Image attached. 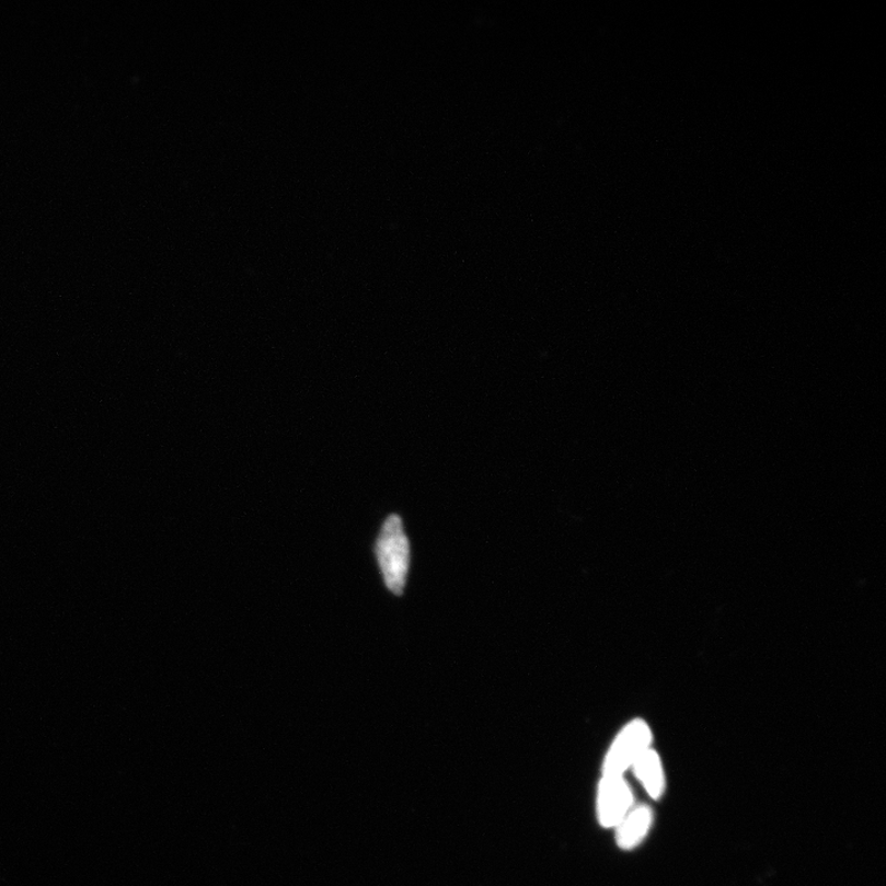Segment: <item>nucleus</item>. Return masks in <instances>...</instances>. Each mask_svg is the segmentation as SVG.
<instances>
[{
    "label": "nucleus",
    "instance_id": "nucleus-1",
    "mask_svg": "<svg viewBox=\"0 0 886 886\" xmlns=\"http://www.w3.org/2000/svg\"><path fill=\"white\" fill-rule=\"evenodd\" d=\"M376 554L388 589L401 595L410 571L411 549L400 516L391 515L383 523Z\"/></svg>",
    "mask_w": 886,
    "mask_h": 886
},
{
    "label": "nucleus",
    "instance_id": "nucleus-2",
    "mask_svg": "<svg viewBox=\"0 0 886 886\" xmlns=\"http://www.w3.org/2000/svg\"><path fill=\"white\" fill-rule=\"evenodd\" d=\"M652 732L643 721L636 720L617 736L602 766V776H623L636 759L651 748Z\"/></svg>",
    "mask_w": 886,
    "mask_h": 886
},
{
    "label": "nucleus",
    "instance_id": "nucleus-3",
    "mask_svg": "<svg viewBox=\"0 0 886 886\" xmlns=\"http://www.w3.org/2000/svg\"><path fill=\"white\" fill-rule=\"evenodd\" d=\"M633 808V794L623 776H602L597 791V818L606 829H614Z\"/></svg>",
    "mask_w": 886,
    "mask_h": 886
},
{
    "label": "nucleus",
    "instance_id": "nucleus-4",
    "mask_svg": "<svg viewBox=\"0 0 886 886\" xmlns=\"http://www.w3.org/2000/svg\"><path fill=\"white\" fill-rule=\"evenodd\" d=\"M654 820L653 810L649 806H635L624 816V819L615 826L617 844L622 850L636 848L648 835Z\"/></svg>",
    "mask_w": 886,
    "mask_h": 886
},
{
    "label": "nucleus",
    "instance_id": "nucleus-5",
    "mask_svg": "<svg viewBox=\"0 0 886 886\" xmlns=\"http://www.w3.org/2000/svg\"><path fill=\"white\" fill-rule=\"evenodd\" d=\"M632 768L652 798H661L666 782L659 755L649 748L636 759Z\"/></svg>",
    "mask_w": 886,
    "mask_h": 886
}]
</instances>
